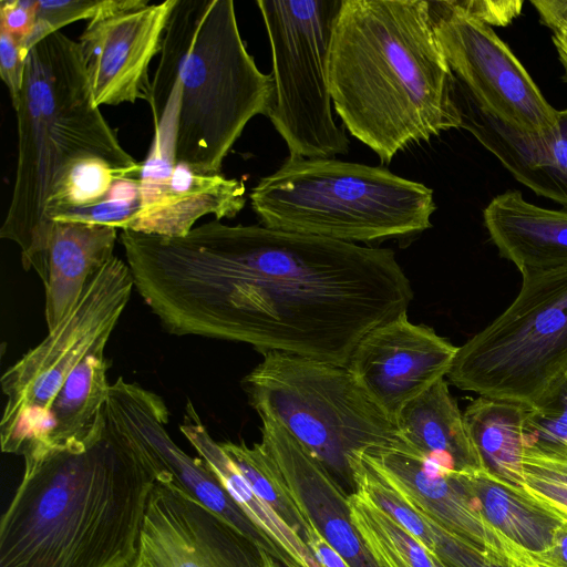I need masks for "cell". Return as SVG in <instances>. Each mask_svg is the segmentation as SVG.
Wrapping results in <instances>:
<instances>
[{
  "instance_id": "cell-4",
  "label": "cell",
  "mask_w": 567,
  "mask_h": 567,
  "mask_svg": "<svg viewBox=\"0 0 567 567\" xmlns=\"http://www.w3.org/2000/svg\"><path fill=\"white\" fill-rule=\"evenodd\" d=\"M148 103L154 128L175 120L173 157L200 174L220 173L248 122L268 116L272 74L240 35L233 0H176Z\"/></svg>"
},
{
  "instance_id": "cell-28",
  "label": "cell",
  "mask_w": 567,
  "mask_h": 567,
  "mask_svg": "<svg viewBox=\"0 0 567 567\" xmlns=\"http://www.w3.org/2000/svg\"><path fill=\"white\" fill-rule=\"evenodd\" d=\"M219 443L254 492L305 540L311 525L290 498L261 443H255L251 446L245 442L225 441Z\"/></svg>"
},
{
  "instance_id": "cell-12",
  "label": "cell",
  "mask_w": 567,
  "mask_h": 567,
  "mask_svg": "<svg viewBox=\"0 0 567 567\" xmlns=\"http://www.w3.org/2000/svg\"><path fill=\"white\" fill-rule=\"evenodd\" d=\"M103 415L109 429L136 454L155 482L194 498L277 560L267 538L204 461L190 457L169 436V412L162 396L120 377L110 384Z\"/></svg>"
},
{
  "instance_id": "cell-6",
  "label": "cell",
  "mask_w": 567,
  "mask_h": 567,
  "mask_svg": "<svg viewBox=\"0 0 567 567\" xmlns=\"http://www.w3.org/2000/svg\"><path fill=\"white\" fill-rule=\"evenodd\" d=\"M249 199L267 228L353 244L421 234L436 209L424 184L337 158L288 156Z\"/></svg>"
},
{
  "instance_id": "cell-39",
  "label": "cell",
  "mask_w": 567,
  "mask_h": 567,
  "mask_svg": "<svg viewBox=\"0 0 567 567\" xmlns=\"http://www.w3.org/2000/svg\"><path fill=\"white\" fill-rule=\"evenodd\" d=\"M472 17L491 25H506L520 13L522 1L458 0Z\"/></svg>"
},
{
  "instance_id": "cell-14",
  "label": "cell",
  "mask_w": 567,
  "mask_h": 567,
  "mask_svg": "<svg viewBox=\"0 0 567 567\" xmlns=\"http://www.w3.org/2000/svg\"><path fill=\"white\" fill-rule=\"evenodd\" d=\"M367 464L422 518L511 567H536L520 548L484 517L453 477H431L422 455L396 435L389 443L360 451Z\"/></svg>"
},
{
  "instance_id": "cell-5",
  "label": "cell",
  "mask_w": 567,
  "mask_h": 567,
  "mask_svg": "<svg viewBox=\"0 0 567 567\" xmlns=\"http://www.w3.org/2000/svg\"><path fill=\"white\" fill-rule=\"evenodd\" d=\"M14 111L18 161L0 237L18 245L23 269H34L44 285L53 225L48 202L69 167L94 155L138 177L142 164L95 103L79 42L61 31L29 51Z\"/></svg>"
},
{
  "instance_id": "cell-32",
  "label": "cell",
  "mask_w": 567,
  "mask_h": 567,
  "mask_svg": "<svg viewBox=\"0 0 567 567\" xmlns=\"http://www.w3.org/2000/svg\"><path fill=\"white\" fill-rule=\"evenodd\" d=\"M148 0H37L31 49L51 33L79 21L144 7Z\"/></svg>"
},
{
  "instance_id": "cell-16",
  "label": "cell",
  "mask_w": 567,
  "mask_h": 567,
  "mask_svg": "<svg viewBox=\"0 0 567 567\" xmlns=\"http://www.w3.org/2000/svg\"><path fill=\"white\" fill-rule=\"evenodd\" d=\"M176 0L95 17L79 37L95 103L148 102V66L161 52Z\"/></svg>"
},
{
  "instance_id": "cell-34",
  "label": "cell",
  "mask_w": 567,
  "mask_h": 567,
  "mask_svg": "<svg viewBox=\"0 0 567 567\" xmlns=\"http://www.w3.org/2000/svg\"><path fill=\"white\" fill-rule=\"evenodd\" d=\"M523 444L567 446V373L537 406L527 409Z\"/></svg>"
},
{
  "instance_id": "cell-21",
  "label": "cell",
  "mask_w": 567,
  "mask_h": 567,
  "mask_svg": "<svg viewBox=\"0 0 567 567\" xmlns=\"http://www.w3.org/2000/svg\"><path fill=\"white\" fill-rule=\"evenodd\" d=\"M116 238L112 226L53 221L43 285L49 331L73 310L89 281L114 256Z\"/></svg>"
},
{
  "instance_id": "cell-18",
  "label": "cell",
  "mask_w": 567,
  "mask_h": 567,
  "mask_svg": "<svg viewBox=\"0 0 567 567\" xmlns=\"http://www.w3.org/2000/svg\"><path fill=\"white\" fill-rule=\"evenodd\" d=\"M259 416L260 443L305 519L351 567H378L351 523L347 491L275 419Z\"/></svg>"
},
{
  "instance_id": "cell-3",
  "label": "cell",
  "mask_w": 567,
  "mask_h": 567,
  "mask_svg": "<svg viewBox=\"0 0 567 567\" xmlns=\"http://www.w3.org/2000/svg\"><path fill=\"white\" fill-rule=\"evenodd\" d=\"M333 107L382 163L462 118L426 0H342L329 50Z\"/></svg>"
},
{
  "instance_id": "cell-31",
  "label": "cell",
  "mask_w": 567,
  "mask_h": 567,
  "mask_svg": "<svg viewBox=\"0 0 567 567\" xmlns=\"http://www.w3.org/2000/svg\"><path fill=\"white\" fill-rule=\"evenodd\" d=\"M354 492L386 513L411 535H413L432 555L436 556L431 525L411 508L363 460L360 451L352 454L350 461Z\"/></svg>"
},
{
  "instance_id": "cell-2",
  "label": "cell",
  "mask_w": 567,
  "mask_h": 567,
  "mask_svg": "<svg viewBox=\"0 0 567 567\" xmlns=\"http://www.w3.org/2000/svg\"><path fill=\"white\" fill-rule=\"evenodd\" d=\"M0 522V567H130L155 480L106 425L23 457Z\"/></svg>"
},
{
  "instance_id": "cell-38",
  "label": "cell",
  "mask_w": 567,
  "mask_h": 567,
  "mask_svg": "<svg viewBox=\"0 0 567 567\" xmlns=\"http://www.w3.org/2000/svg\"><path fill=\"white\" fill-rule=\"evenodd\" d=\"M540 22L551 31V40L564 68L567 82V0H533Z\"/></svg>"
},
{
  "instance_id": "cell-11",
  "label": "cell",
  "mask_w": 567,
  "mask_h": 567,
  "mask_svg": "<svg viewBox=\"0 0 567 567\" xmlns=\"http://www.w3.org/2000/svg\"><path fill=\"white\" fill-rule=\"evenodd\" d=\"M433 29L456 86L482 112L542 138L556 136L557 110L492 27L458 0L429 1Z\"/></svg>"
},
{
  "instance_id": "cell-25",
  "label": "cell",
  "mask_w": 567,
  "mask_h": 567,
  "mask_svg": "<svg viewBox=\"0 0 567 567\" xmlns=\"http://www.w3.org/2000/svg\"><path fill=\"white\" fill-rule=\"evenodd\" d=\"M106 374L104 349L86 355L71 372L51 403L45 445L39 450L71 447L89 439L107 398Z\"/></svg>"
},
{
  "instance_id": "cell-33",
  "label": "cell",
  "mask_w": 567,
  "mask_h": 567,
  "mask_svg": "<svg viewBox=\"0 0 567 567\" xmlns=\"http://www.w3.org/2000/svg\"><path fill=\"white\" fill-rule=\"evenodd\" d=\"M141 203L138 177H125L118 179L100 203L68 210L53 221H79L128 230L140 213Z\"/></svg>"
},
{
  "instance_id": "cell-27",
  "label": "cell",
  "mask_w": 567,
  "mask_h": 567,
  "mask_svg": "<svg viewBox=\"0 0 567 567\" xmlns=\"http://www.w3.org/2000/svg\"><path fill=\"white\" fill-rule=\"evenodd\" d=\"M348 503L351 523L378 567H436V556L370 501L353 492Z\"/></svg>"
},
{
  "instance_id": "cell-22",
  "label": "cell",
  "mask_w": 567,
  "mask_h": 567,
  "mask_svg": "<svg viewBox=\"0 0 567 567\" xmlns=\"http://www.w3.org/2000/svg\"><path fill=\"white\" fill-rule=\"evenodd\" d=\"M394 424L403 443L449 473L484 467L444 378L406 403Z\"/></svg>"
},
{
  "instance_id": "cell-10",
  "label": "cell",
  "mask_w": 567,
  "mask_h": 567,
  "mask_svg": "<svg viewBox=\"0 0 567 567\" xmlns=\"http://www.w3.org/2000/svg\"><path fill=\"white\" fill-rule=\"evenodd\" d=\"M272 55L275 103L268 114L289 157L347 155L350 141L332 115L328 59L342 0H258Z\"/></svg>"
},
{
  "instance_id": "cell-20",
  "label": "cell",
  "mask_w": 567,
  "mask_h": 567,
  "mask_svg": "<svg viewBox=\"0 0 567 567\" xmlns=\"http://www.w3.org/2000/svg\"><path fill=\"white\" fill-rule=\"evenodd\" d=\"M483 219L499 256L519 272L567 264V210L536 206L514 189L496 195Z\"/></svg>"
},
{
  "instance_id": "cell-23",
  "label": "cell",
  "mask_w": 567,
  "mask_h": 567,
  "mask_svg": "<svg viewBox=\"0 0 567 567\" xmlns=\"http://www.w3.org/2000/svg\"><path fill=\"white\" fill-rule=\"evenodd\" d=\"M179 430L245 515L267 538L282 567H320L306 542L261 499L202 422L190 401Z\"/></svg>"
},
{
  "instance_id": "cell-9",
  "label": "cell",
  "mask_w": 567,
  "mask_h": 567,
  "mask_svg": "<svg viewBox=\"0 0 567 567\" xmlns=\"http://www.w3.org/2000/svg\"><path fill=\"white\" fill-rule=\"evenodd\" d=\"M134 288L128 265L113 256L86 285L73 310L2 374L0 421L4 453L25 455L45 445L48 413L71 372L105 349Z\"/></svg>"
},
{
  "instance_id": "cell-40",
  "label": "cell",
  "mask_w": 567,
  "mask_h": 567,
  "mask_svg": "<svg viewBox=\"0 0 567 567\" xmlns=\"http://www.w3.org/2000/svg\"><path fill=\"white\" fill-rule=\"evenodd\" d=\"M536 567H567V516L563 515L551 545L544 551L533 554Z\"/></svg>"
},
{
  "instance_id": "cell-43",
  "label": "cell",
  "mask_w": 567,
  "mask_h": 567,
  "mask_svg": "<svg viewBox=\"0 0 567 567\" xmlns=\"http://www.w3.org/2000/svg\"><path fill=\"white\" fill-rule=\"evenodd\" d=\"M436 567H447V566L436 556Z\"/></svg>"
},
{
  "instance_id": "cell-26",
  "label": "cell",
  "mask_w": 567,
  "mask_h": 567,
  "mask_svg": "<svg viewBox=\"0 0 567 567\" xmlns=\"http://www.w3.org/2000/svg\"><path fill=\"white\" fill-rule=\"evenodd\" d=\"M527 408L478 396L463 413L484 467L523 488V429Z\"/></svg>"
},
{
  "instance_id": "cell-41",
  "label": "cell",
  "mask_w": 567,
  "mask_h": 567,
  "mask_svg": "<svg viewBox=\"0 0 567 567\" xmlns=\"http://www.w3.org/2000/svg\"><path fill=\"white\" fill-rule=\"evenodd\" d=\"M305 542L320 567H351L313 526L308 529Z\"/></svg>"
},
{
  "instance_id": "cell-30",
  "label": "cell",
  "mask_w": 567,
  "mask_h": 567,
  "mask_svg": "<svg viewBox=\"0 0 567 567\" xmlns=\"http://www.w3.org/2000/svg\"><path fill=\"white\" fill-rule=\"evenodd\" d=\"M522 470L524 491L567 516V446L524 447Z\"/></svg>"
},
{
  "instance_id": "cell-8",
  "label": "cell",
  "mask_w": 567,
  "mask_h": 567,
  "mask_svg": "<svg viewBox=\"0 0 567 567\" xmlns=\"http://www.w3.org/2000/svg\"><path fill=\"white\" fill-rule=\"evenodd\" d=\"M520 274L514 301L458 347L447 377L461 390L533 409L567 373V264Z\"/></svg>"
},
{
  "instance_id": "cell-17",
  "label": "cell",
  "mask_w": 567,
  "mask_h": 567,
  "mask_svg": "<svg viewBox=\"0 0 567 567\" xmlns=\"http://www.w3.org/2000/svg\"><path fill=\"white\" fill-rule=\"evenodd\" d=\"M141 164V209L128 230L181 237L203 216L234 218L246 204L245 184L236 178L197 173L153 148Z\"/></svg>"
},
{
  "instance_id": "cell-13",
  "label": "cell",
  "mask_w": 567,
  "mask_h": 567,
  "mask_svg": "<svg viewBox=\"0 0 567 567\" xmlns=\"http://www.w3.org/2000/svg\"><path fill=\"white\" fill-rule=\"evenodd\" d=\"M262 551L194 498L155 482L130 567H264Z\"/></svg>"
},
{
  "instance_id": "cell-36",
  "label": "cell",
  "mask_w": 567,
  "mask_h": 567,
  "mask_svg": "<svg viewBox=\"0 0 567 567\" xmlns=\"http://www.w3.org/2000/svg\"><path fill=\"white\" fill-rule=\"evenodd\" d=\"M27 56L20 42L0 27V76L8 89L13 109L22 90Z\"/></svg>"
},
{
  "instance_id": "cell-42",
  "label": "cell",
  "mask_w": 567,
  "mask_h": 567,
  "mask_svg": "<svg viewBox=\"0 0 567 567\" xmlns=\"http://www.w3.org/2000/svg\"><path fill=\"white\" fill-rule=\"evenodd\" d=\"M264 567H282L277 560H275L269 554L262 551Z\"/></svg>"
},
{
  "instance_id": "cell-29",
  "label": "cell",
  "mask_w": 567,
  "mask_h": 567,
  "mask_svg": "<svg viewBox=\"0 0 567 567\" xmlns=\"http://www.w3.org/2000/svg\"><path fill=\"white\" fill-rule=\"evenodd\" d=\"M125 177H136L114 167L106 159L89 155L75 161L55 186L47 207L53 223L59 215L93 206L103 200L114 184Z\"/></svg>"
},
{
  "instance_id": "cell-1",
  "label": "cell",
  "mask_w": 567,
  "mask_h": 567,
  "mask_svg": "<svg viewBox=\"0 0 567 567\" xmlns=\"http://www.w3.org/2000/svg\"><path fill=\"white\" fill-rule=\"evenodd\" d=\"M120 241L135 290L168 333L261 353L347 367L413 298L389 248L217 219L181 237L122 230Z\"/></svg>"
},
{
  "instance_id": "cell-37",
  "label": "cell",
  "mask_w": 567,
  "mask_h": 567,
  "mask_svg": "<svg viewBox=\"0 0 567 567\" xmlns=\"http://www.w3.org/2000/svg\"><path fill=\"white\" fill-rule=\"evenodd\" d=\"M37 0H1L0 27L8 30L21 44L28 55L30 40L35 25Z\"/></svg>"
},
{
  "instance_id": "cell-15",
  "label": "cell",
  "mask_w": 567,
  "mask_h": 567,
  "mask_svg": "<svg viewBox=\"0 0 567 567\" xmlns=\"http://www.w3.org/2000/svg\"><path fill=\"white\" fill-rule=\"evenodd\" d=\"M458 347L405 313L368 332L347 368L394 421L400 410L449 374Z\"/></svg>"
},
{
  "instance_id": "cell-35",
  "label": "cell",
  "mask_w": 567,
  "mask_h": 567,
  "mask_svg": "<svg viewBox=\"0 0 567 567\" xmlns=\"http://www.w3.org/2000/svg\"><path fill=\"white\" fill-rule=\"evenodd\" d=\"M427 523L433 532L436 556L447 567H511L494 557L485 555L474 546L434 524Z\"/></svg>"
},
{
  "instance_id": "cell-7",
  "label": "cell",
  "mask_w": 567,
  "mask_h": 567,
  "mask_svg": "<svg viewBox=\"0 0 567 567\" xmlns=\"http://www.w3.org/2000/svg\"><path fill=\"white\" fill-rule=\"evenodd\" d=\"M262 354L243 380L251 405L282 425L353 493L352 454L395 439L394 421L347 367L277 351Z\"/></svg>"
},
{
  "instance_id": "cell-24",
  "label": "cell",
  "mask_w": 567,
  "mask_h": 567,
  "mask_svg": "<svg viewBox=\"0 0 567 567\" xmlns=\"http://www.w3.org/2000/svg\"><path fill=\"white\" fill-rule=\"evenodd\" d=\"M453 477L488 523L514 544L532 555L551 545L563 515L534 499L524 488L486 467L456 471Z\"/></svg>"
},
{
  "instance_id": "cell-19",
  "label": "cell",
  "mask_w": 567,
  "mask_h": 567,
  "mask_svg": "<svg viewBox=\"0 0 567 567\" xmlns=\"http://www.w3.org/2000/svg\"><path fill=\"white\" fill-rule=\"evenodd\" d=\"M455 84V81H454ZM461 127L536 195L567 207V109L558 111L557 134L550 138L520 133L478 110L456 86Z\"/></svg>"
}]
</instances>
